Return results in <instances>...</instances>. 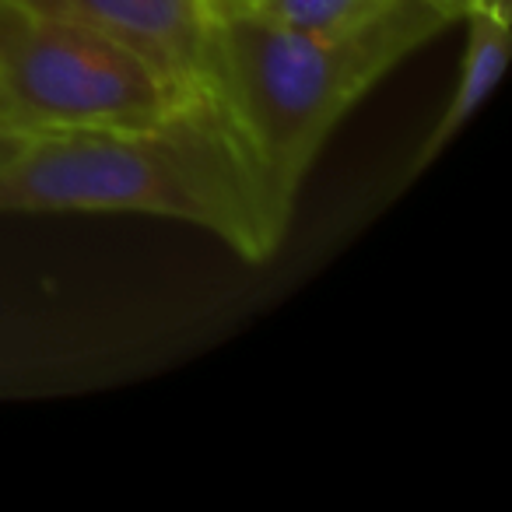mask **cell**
<instances>
[{
	"mask_svg": "<svg viewBox=\"0 0 512 512\" xmlns=\"http://www.w3.org/2000/svg\"><path fill=\"white\" fill-rule=\"evenodd\" d=\"M134 211L214 232L264 264L288 228L218 95L183 102L151 127L36 134L0 165V214Z\"/></svg>",
	"mask_w": 512,
	"mask_h": 512,
	"instance_id": "cell-1",
	"label": "cell"
},
{
	"mask_svg": "<svg viewBox=\"0 0 512 512\" xmlns=\"http://www.w3.org/2000/svg\"><path fill=\"white\" fill-rule=\"evenodd\" d=\"M467 15V0H397L344 36H309L256 11L211 18V92L235 123L271 214L288 228L302 179L351 106Z\"/></svg>",
	"mask_w": 512,
	"mask_h": 512,
	"instance_id": "cell-2",
	"label": "cell"
},
{
	"mask_svg": "<svg viewBox=\"0 0 512 512\" xmlns=\"http://www.w3.org/2000/svg\"><path fill=\"white\" fill-rule=\"evenodd\" d=\"M183 102L130 46L25 0H0V127L25 137L151 127Z\"/></svg>",
	"mask_w": 512,
	"mask_h": 512,
	"instance_id": "cell-3",
	"label": "cell"
},
{
	"mask_svg": "<svg viewBox=\"0 0 512 512\" xmlns=\"http://www.w3.org/2000/svg\"><path fill=\"white\" fill-rule=\"evenodd\" d=\"M32 8L95 29L141 53L179 99L211 92V8L207 0H25Z\"/></svg>",
	"mask_w": 512,
	"mask_h": 512,
	"instance_id": "cell-4",
	"label": "cell"
},
{
	"mask_svg": "<svg viewBox=\"0 0 512 512\" xmlns=\"http://www.w3.org/2000/svg\"><path fill=\"white\" fill-rule=\"evenodd\" d=\"M463 18L470 22V36H467V57H463L460 85H456L449 106L442 109L432 134L421 144L418 158H414V169H411L414 176H418L428 162H435V155H439V151L467 127L470 116L488 102V95L495 92L498 78H502V71H505V60H509V11L467 8Z\"/></svg>",
	"mask_w": 512,
	"mask_h": 512,
	"instance_id": "cell-5",
	"label": "cell"
},
{
	"mask_svg": "<svg viewBox=\"0 0 512 512\" xmlns=\"http://www.w3.org/2000/svg\"><path fill=\"white\" fill-rule=\"evenodd\" d=\"M393 4L397 0H260L253 11L295 32H309V36H344L379 18Z\"/></svg>",
	"mask_w": 512,
	"mask_h": 512,
	"instance_id": "cell-6",
	"label": "cell"
},
{
	"mask_svg": "<svg viewBox=\"0 0 512 512\" xmlns=\"http://www.w3.org/2000/svg\"><path fill=\"white\" fill-rule=\"evenodd\" d=\"M29 141L25 134H18V130H8V127H0V165L11 162V158L22 151V144Z\"/></svg>",
	"mask_w": 512,
	"mask_h": 512,
	"instance_id": "cell-7",
	"label": "cell"
},
{
	"mask_svg": "<svg viewBox=\"0 0 512 512\" xmlns=\"http://www.w3.org/2000/svg\"><path fill=\"white\" fill-rule=\"evenodd\" d=\"M260 0H207L211 15H221V11H253Z\"/></svg>",
	"mask_w": 512,
	"mask_h": 512,
	"instance_id": "cell-8",
	"label": "cell"
}]
</instances>
